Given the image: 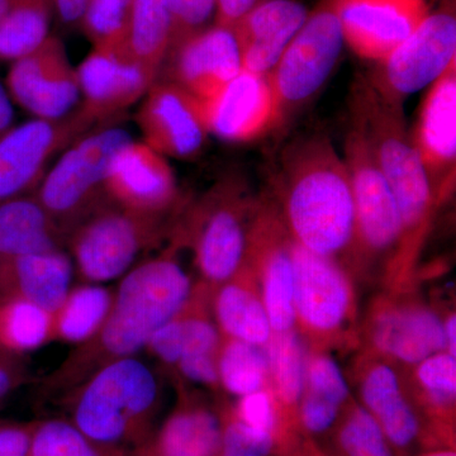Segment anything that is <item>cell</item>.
Instances as JSON below:
<instances>
[{
  "label": "cell",
  "instance_id": "f907efd6",
  "mask_svg": "<svg viewBox=\"0 0 456 456\" xmlns=\"http://www.w3.org/2000/svg\"><path fill=\"white\" fill-rule=\"evenodd\" d=\"M297 456H323V455L318 454V452H303V454L297 455Z\"/></svg>",
  "mask_w": 456,
  "mask_h": 456
},
{
  "label": "cell",
  "instance_id": "cb8c5ba5",
  "mask_svg": "<svg viewBox=\"0 0 456 456\" xmlns=\"http://www.w3.org/2000/svg\"><path fill=\"white\" fill-rule=\"evenodd\" d=\"M371 338L383 354L411 365L446 351L443 321L421 307L384 312L375 320Z\"/></svg>",
  "mask_w": 456,
  "mask_h": 456
},
{
  "label": "cell",
  "instance_id": "83f0119b",
  "mask_svg": "<svg viewBox=\"0 0 456 456\" xmlns=\"http://www.w3.org/2000/svg\"><path fill=\"white\" fill-rule=\"evenodd\" d=\"M113 292L103 285L83 283L71 288L53 312V341L77 346L93 338L106 320Z\"/></svg>",
  "mask_w": 456,
  "mask_h": 456
},
{
  "label": "cell",
  "instance_id": "9c48e42d",
  "mask_svg": "<svg viewBox=\"0 0 456 456\" xmlns=\"http://www.w3.org/2000/svg\"><path fill=\"white\" fill-rule=\"evenodd\" d=\"M456 62V17L452 9L428 14L415 31L365 74L380 97L403 106L408 95L431 86Z\"/></svg>",
  "mask_w": 456,
  "mask_h": 456
},
{
  "label": "cell",
  "instance_id": "f6af8a7d",
  "mask_svg": "<svg viewBox=\"0 0 456 456\" xmlns=\"http://www.w3.org/2000/svg\"><path fill=\"white\" fill-rule=\"evenodd\" d=\"M88 0H55V17L61 25L79 26Z\"/></svg>",
  "mask_w": 456,
  "mask_h": 456
},
{
  "label": "cell",
  "instance_id": "f35d334b",
  "mask_svg": "<svg viewBox=\"0 0 456 456\" xmlns=\"http://www.w3.org/2000/svg\"><path fill=\"white\" fill-rule=\"evenodd\" d=\"M171 25L173 42L207 28L216 16V0H163Z\"/></svg>",
  "mask_w": 456,
  "mask_h": 456
},
{
  "label": "cell",
  "instance_id": "3957f363",
  "mask_svg": "<svg viewBox=\"0 0 456 456\" xmlns=\"http://www.w3.org/2000/svg\"><path fill=\"white\" fill-rule=\"evenodd\" d=\"M349 116L364 132L391 188L402 222L401 248L411 254L430 220L435 198L404 118L403 106L378 94L365 74L350 89Z\"/></svg>",
  "mask_w": 456,
  "mask_h": 456
},
{
  "label": "cell",
  "instance_id": "8fae6325",
  "mask_svg": "<svg viewBox=\"0 0 456 456\" xmlns=\"http://www.w3.org/2000/svg\"><path fill=\"white\" fill-rule=\"evenodd\" d=\"M349 121L344 160L355 206V245L371 254L388 253L401 245L403 233L397 204L364 132Z\"/></svg>",
  "mask_w": 456,
  "mask_h": 456
},
{
  "label": "cell",
  "instance_id": "1f68e13d",
  "mask_svg": "<svg viewBox=\"0 0 456 456\" xmlns=\"http://www.w3.org/2000/svg\"><path fill=\"white\" fill-rule=\"evenodd\" d=\"M218 382L239 397L261 391L269 373L266 351L257 345L228 338L217 355Z\"/></svg>",
  "mask_w": 456,
  "mask_h": 456
},
{
  "label": "cell",
  "instance_id": "4dcf8cb0",
  "mask_svg": "<svg viewBox=\"0 0 456 456\" xmlns=\"http://www.w3.org/2000/svg\"><path fill=\"white\" fill-rule=\"evenodd\" d=\"M53 342V312L18 297H0V349L23 355Z\"/></svg>",
  "mask_w": 456,
  "mask_h": 456
},
{
  "label": "cell",
  "instance_id": "b9f144b4",
  "mask_svg": "<svg viewBox=\"0 0 456 456\" xmlns=\"http://www.w3.org/2000/svg\"><path fill=\"white\" fill-rule=\"evenodd\" d=\"M35 426L0 425V456H29Z\"/></svg>",
  "mask_w": 456,
  "mask_h": 456
},
{
  "label": "cell",
  "instance_id": "7bdbcfd3",
  "mask_svg": "<svg viewBox=\"0 0 456 456\" xmlns=\"http://www.w3.org/2000/svg\"><path fill=\"white\" fill-rule=\"evenodd\" d=\"M31 374L16 354L0 349V398L28 382Z\"/></svg>",
  "mask_w": 456,
  "mask_h": 456
},
{
  "label": "cell",
  "instance_id": "603a6c76",
  "mask_svg": "<svg viewBox=\"0 0 456 456\" xmlns=\"http://www.w3.org/2000/svg\"><path fill=\"white\" fill-rule=\"evenodd\" d=\"M222 417L208 407L184 401L134 456H220Z\"/></svg>",
  "mask_w": 456,
  "mask_h": 456
},
{
  "label": "cell",
  "instance_id": "5b68a950",
  "mask_svg": "<svg viewBox=\"0 0 456 456\" xmlns=\"http://www.w3.org/2000/svg\"><path fill=\"white\" fill-rule=\"evenodd\" d=\"M121 127H103L83 134L60 154L35 197L69 233L95 213L110 206L107 176L116 152L131 141Z\"/></svg>",
  "mask_w": 456,
  "mask_h": 456
},
{
  "label": "cell",
  "instance_id": "74e56055",
  "mask_svg": "<svg viewBox=\"0 0 456 456\" xmlns=\"http://www.w3.org/2000/svg\"><path fill=\"white\" fill-rule=\"evenodd\" d=\"M303 393L325 399L338 407H342L350 395L349 386L338 362L326 355L316 356L308 362Z\"/></svg>",
  "mask_w": 456,
  "mask_h": 456
},
{
  "label": "cell",
  "instance_id": "e0dca14e",
  "mask_svg": "<svg viewBox=\"0 0 456 456\" xmlns=\"http://www.w3.org/2000/svg\"><path fill=\"white\" fill-rule=\"evenodd\" d=\"M345 44L382 61L428 17L425 0H335Z\"/></svg>",
  "mask_w": 456,
  "mask_h": 456
},
{
  "label": "cell",
  "instance_id": "9a60e30c",
  "mask_svg": "<svg viewBox=\"0 0 456 456\" xmlns=\"http://www.w3.org/2000/svg\"><path fill=\"white\" fill-rule=\"evenodd\" d=\"M107 191L112 203L123 209L160 217H167L179 200L167 158L145 142L132 140L110 161Z\"/></svg>",
  "mask_w": 456,
  "mask_h": 456
},
{
  "label": "cell",
  "instance_id": "d590c367",
  "mask_svg": "<svg viewBox=\"0 0 456 456\" xmlns=\"http://www.w3.org/2000/svg\"><path fill=\"white\" fill-rule=\"evenodd\" d=\"M131 3L132 0H88L79 26L93 47L118 46Z\"/></svg>",
  "mask_w": 456,
  "mask_h": 456
},
{
  "label": "cell",
  "instance_id": "d6986e66",
  "mask_svg": "<svg viewBox=\"0 0 456 456\" xmlns=\"http://www.w3.org/2000/svg\"><path fill=\"white\" fill-rule=\"evenodd\" d=\"M411 137L436 200L455 180L456 62L431 84Z\"/></svg>",
  "mask_w": 456,
  "mask_h": 456
},
{
  "label": "cell",
  "instance_id": "681fc988",
  "mask_svg": "<svg viewBox=\"0 0 456 456\" xmlns=\"http://www.w3.org/2000/svg\"><path fill=\"white\" fill-rule=\"evenodd\" d=\"M12 0H0V20L7 13L9 7H11Z\"/></svg>",
  "mask_w": 456,
  "mask_h": 456
},
{
  "label": "cell",
  "instance_id": "5bb4252c",
  "mask_svg": "<svg viewBox=\"0 0 456 456\" xmlns=\"http://www.w3.org/2000/svg\"><path fill=\"white\" fill-rule=\"evenodd\" d=\"M241 70V53L235 32L213 25L174 44L158 79L175 84L198 101L206 102Z\"/></svg>",
  "mask_w": 456,
  "mask_h": 456
},
{
  "label": "cell",
  "instance_id": "ffe728a7",
  "mask_svg": "<svg viewBox=\"0 0 456 456\" xmlns=\"http://www.w3.org/2000/svg\"><path fill=\"white\" fill-rule=\"evenodd\" d=\"M297 316L317 331L338 329L347 317L351 288L331 257L317 255L292 240Z\"/></svg>",
  "mask_w": 456,
  "mask_h": 456
},
{
  "label": "cell",
  "instance_id": "4fadbf2b",
  "mask_svg": "<svg viewBox=\"0 0 456 456\" xmlns=\"http://www.w3.org/2000/svg\"><path fill=\"white\" fill-rule=\"evenodd\" d=\"M141 101L134 121L147 146L179 160H191L203 151L209 131L202 102L161 79H156Z\"/></svg>",
  "mask_w": 456,
  "mask_h": 456
},
{
  "label": "cell",
  "instance_id": "52a82bcc",
  "mask_svg": "<svg viewBox=\"0 0 456 456\" xmlns=\"http://www.w3.org/2000/svg\"><path fill=\"white\" fill-rule=\"evenodd\" d=\"M344 35L335 0H322L270 71L278 107V130L323 88L340 59Z\"/></svg>",
  "mask_w": 456,
  "mask_h": 456
},
{
  "label": "cell",
  "instance_id": "d4e9b609",
  "mask_svg": "<svg viewBox=\"0 0 456 456\" xmlns=\"http://www.w3.org/2000/svg\"><path fill=\"white\" fill-rule=\"evenodd\" d=\"M66 236L35 194L0 203V259L64 250Z\"/></svg>",
  "mask_w": 456,
  "mask_h": 456
},
{
  "label": "cell",
  "instance_id": "f1b7e54d",
  "mask_svg": "<svg viewBox=\"0 0 456 456\" xmlns=\"http://www.w3.org/2000/svg\"><path fill=\"white\" fill-rule=\"evenodd\" d=\"M218 326L228 338L264 346L273 335L263 302L244 285L228 281L215 297Z\"/></svg>",
  "mask_w": 456,
  "mask_h": 456
},
{
  "label": "cell",
  "instance_id": "484cf974",
  "mask_svg": "<svg viewBox=\"0 0 456 456\" xmlns=\"http://www.w3.org/2000/svg\"><path fill=\"white\" fill-rule=\"evenodd\" d=\"M365 410L374 417L393 450H407L421 436L416 411L404 397L397 374L388 365H375L362 387Z\"/></svg>",
  "mask_w": 456,
  "mask_h": 456
},
{
  "label": "cell",
  "instance_id": "7a4b0ae2",
  "mask_svg": "<svg viewBox=\"0 0 456 456\" xmlns=\"http://www.w3.org/2000/svg\"><path fill=\"white\" fill-rule=\"evenodd\" d=\"M275 187L294 242L334 259L356 244L349 171L326 134L308 132L281 150Z\"/></svg>",
  "mask_w": 456,
  "mask_h": 456
},
{
  "label": "cell",
  "instance_id": "e575fe53",
  "mask_svg": "<svg viewBox=\"0 0 456 456\" xmlns=\"http://www.w3.org/2000/svg\"><path fill=\"white\" fill-rule=\"evenodd\" d=\"M336 441L341 456H395L382 428L362 406L354 407L342 419Z\"/></svg>",
  "mask_w": 456,
  "mask_h": 456
},
{
  "label": "cell",
  "instance_id": "836d02e7",
  "mask_svg": "<svg viewBox=\"0 0 456 456\" xmlns=\"http://www.w3.org/2000/svg\"><path fill=\"white\" fill-rule=\"evenodd\" d=\"M29 456H128V449L98 443L69 419L36 422Z\"/></svg>",
  "mask_w": 456,
  "mask_h": 456
},
{
  "label": "cell",
  "instance_id": "6da1fadb",
  "mask_svg": "<svg viewBox=\"0 0 456 456\" xmlns=\"http://www.w3.org/2000/svg\"><path fill=\"white\" fill-rule=\"evenodd\" d=\"M174 253L169 248L127 272L113 292L103 325L42 380V395L64 399L99 369L132 358L184 307L193 288Z\"/></svg>",
  "mask_w": 456,
  "mask_h": 456
},
{
  "label": "cell",
  "instance_id": "44dd1931",
  "mask_svg": "<svg viewBox=\"0 0 456 456\" xmlns=\"http://www.w3.org/2000/svg\"><path fill=\"white\" fill-rule=\"evenodd\" d=\"M307 17V9L297 0H261L232 28L242 70L269 74Z\"/></svg>",
  "mask_w": 456,
  "mask_h": 456
},
{
  "label": "cell",
  "instance_id": "bcb514c9",
  "mask_svg": "<svg viewBox=\"0 0 456 456\" xmlns=\"http://www.w3.org/2000/svg\"><path fill=\"white\" fill-rule=\"evenodd\" d=\"M14 112L7 89L0 83V139L12 128Z\"/></svg>",
  "mask_w": 456,
  "mask_h": 456
},
{
  "label": "cell",
  "instance_id": "ab89813d",
  "mask_svg": "<svg viewBox=\"0 0 456 456\" xmlns=\"http://www.w3.org/2000/svg\"><path fill=\"white\" fill-rule=\"evenodd\" d=\"M235 417L250 428L269 432L273 436L277 437V411L272 398L263 389L241 397Z\"/></svg>",
  "mask_w": 456,
  "mask_h": 456
},
{
  "label": "cell",
  "instance_id": "ba28073f",
  "mask_svg": "<svg viewBox=\"0 0 456 456\" xmlns=\"http://www.w3.org/2000/svg\"><path fill=\"white\" fill-rule=\"evenodd\" d=\"M246 184L239 175L220 180L200 200L189 220L188 236L198 268L209 283H226L244 265L250 246L245 224Z\"/></svg>",
  "mask_w": 456,
  "mask_h": 456
},
{
  "label": "cell",
  "instance_id": "7c38bea8",
  "mask_svg": "<svg viewBox=\"0 0 456 456\" xmlns=\"http://www.w3.org/2000/svg\"><path fill=\"white\" fill-rule=\"evenodd\" d=\"M9 97L36 118L59 119L77 110L80 98L77 69L57 36L14 60L7 75Z\"/></svg>",
  "mask_w": 456,
  "mask_h": 456
},
{
  "label": "cell",
  "instance_id": "7dc6e473",
  "mask_svg": "<svg viewBox=\"0 0 456 456\" xmlns=\"http://www.w3.org/2000/svg\"><path fill=\"white\" fill-rule=\"evenodd\" d=\"M446 338V351L452 355L456 356V317L455 314L450 316L446 322H444Z\"/></svg>",
  "mask_w": 456,
  "mask_h": 456
},
{
  "label": "cell",
  "instance_id": "2e32d148",
  "mask_svg": "<svg viewBox=\"0 0 456 456\" xmlns=\"http://www.w3.org/2000/svg\"><path fill=\"white\" fill-rule=\"evenodd\" d=\"M202 104L209 134L224 142H253L278 131L277 101L268 74L241 70Z\"/></svg>",
  "mask_w": 456,
  "mask_h": 456
},
{
  "label": "cell",
  "instance_id": "f546056e",
  "mask_svg": "<svg viewBox=\"0 0 456 456\" xmlns=\"http://www.w3.org/2000/svg\"><path fill=\"white\" fill-rule=\"evenodd\" d=\"M55 0H12L0 20V60H14L31 53L49 37Z\"/></svg>",
  "mask_w": 456,
  "mask_h": 456
},
{
  "label": "cell",
  "instance_id": "277c9868",
  "mask_svg": "<svg viewBox=\"0 0 456 456\" xmlns=\"http://www.w3.org/2000/svg\"><path fill=\"white\" fill-rule=\"evenodd\" d=\"M71 422L98 443L139 448L154 432L160 386L139 359L110 362L61 399Z\"/></svg>",
  "mask_w": 456,
  "mask_h": 456
},
{
  "label": "cell",
  "instance_id": "c3c4849f",
  "mask_svg": "<svg viewBox=\"0 0 456 456\" xmlns=\"http://www.w3.org/2000/svg\"><path fill=\"white\" fill-rule=\"evenodd\" d=\"M417 456H456L455 450L452 449H436L430 450V452H422Z\"/></svg>",
  "mask_w": 456,
  "mask_h": 456
},
{
  "label": "cell",
  "instance_id": "7402d4cb",
  "mask_svg": "<svg viewBox=\"0 0 456 456\" xmlns=\"http://www.w3.org/2000/svg\"><path fill=\"white\" fill-rule=\"evenodd\" d=\"M73 260L64 250L0 259V297H18L56 311L73 281Z\"/></svg>",
  "mask_w": 456,
  "mask_h": 456
},
{
  "label": "cell",
  "instance_id": "ac0fdd59",
  "mask_svg": "<svg viewBox=\"0 0 456 456\" xmlns=\"http://www.w3.org/2000/svg\"><path fill=\"white\" fill-rule=\"evenodd\" d=\"M79 110L95 125L117 118L141 101L156 82V75L108 47H93L77 66Z\"/></svg>",
  "mask_w": 456,
  "mask_h": 456
},
{
  "label": "cell",
  "instance_id": "ee69618b",
  "mask_svg": "<svg viewBox=\"0 0 456 456\" xmlns=\"http://www.w3.org/2000/svg\"><path fill=\"white\" fill-rule=\"evenodd\" d=\"M261 0H216L215 25L233 28Z\"/></svg>",
  "mask_w": 456,
  "mask_h": 456
},
{
  "label": "cell",
  "instance_id": "8d00e7d4",
  "mask_svg": "<svg viewBox=\"0 0 456 456\" xmlns=\"http://www.w3.org/2000/svg\"><path fill=\"white\" fill-rule=\"evenodd\" d=\"M419 382L424 387L431 403L450 408L456 397V356L440 351L419 362L417 369Z\"/></svg>",
  "mask_w": 456,
  "mask_h": 456
},
{
  "label": "cell",
  "instance_id": "4316f807",
  "mask_svg": "<svg viewBox=\"0 0 456 456\" xmlns=\"http://www.w3.org/2000/svg\"><path fill=\"white\" fill-rule=\"evenodd\" d=\"M173 42L163 0H132L127 25L118 46L108 47L127 56L158 77Z\"/></svg>",
  "mask_w": 456,
  "mask_h": 456
},
{
  "label": "cell",
  "instance_id": "60d3db41",
  "mask_svg": "<svg viewBox=\"0 0 456 456\" xmlns=\"http://www.w3.org/2000/svg\"><path fill=\"white\" fill-rule=\"evenodd\" d=\"M179 312L163 326L159 327L146 345V349L156 359L169 367H176L182 356V320Z\"/></svg>",
  "mask_w": 456,
  "mask_h": 456
},
{
  "label": "cell",
  "instance_id": "30bf717a",
  "mask_svg": "<svg viewBox=\"0 0 456 456\" xmlns=\"http://www.w3.org/2000/svg\"><path fill=\"white\" fill-rule=\"evenodd\" d=\"M95 126L77 107L62 118L12 127L0 139V203L35 193L53 159Z\"/></svg>",
  "mask_w": 456,
  "mask_h": 456
},
{
  "label": "cell",
  "instance_id": "8992f818",
  "mask_svg": "<svg viewBox=\"0 0 456 456\" xmlns=\"http://www.w3.org/2000/svg\"><path fill=\"white\" fill-rule=\"evenodd\" d=\"M167 217L110 204L74 228L66 239L83 283L101 284L128 272L140 254L163 240Z\"/></svg>",
  "mask_w": 456,
  "mask_h": 456
},
{
  "label": "cell",
  "instance_id": "d6a6232c",
  "mask_svg": "<svg viewBox=\"0 0 456 456\" xmlns=\"http://www.w3.org/2000/svg\"><path fill=\"white\" fill-rule=\"evenodd\" d=\"M265 351L279 398L285 406H296L305 392L308 364L301 338L293 330L278 332Z\"/></svg>",
  "mask_w": 456,
  "mask_h": 456
}]
</instances>
